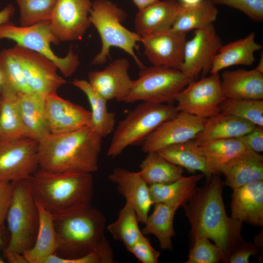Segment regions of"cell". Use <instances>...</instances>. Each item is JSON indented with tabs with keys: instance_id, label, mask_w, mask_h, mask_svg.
<instances>
[{
	"instance_id": "7bdbcfd3",
	"label": "cell",
	"mask_w": 263,
	"mask_h": 263,
	"mask_svg": "<svg viewBox=\"0 0 263 263\" xmlns=\"http://www.w3.org/2000/svg\"><path fill=\"white\" fill-rule=\"evenodd\" d=\"M260 248L255 242L244 241L230 254L227 263H248L250 256L258 252Z\"/></svg>"
},
{
	"instance_id": "bcb514c9",
	"label": "cell",
	"mask_w": 263,
	"mask_h": 263,
	"mask_svg": "<svg viewBox=\"0 0 263 263\" xmlns=\"http://www.w3.org/2000/svg\"><path fill=\"white\" fill-rule=\"evenodd\" d=\"M15 9L13 5H7L0 11V24L9 21L14 15Z\"/></svg>"
},
{
	"instance_id": "52a82bcc",
	"label": "cell",
	"mask_w": 263,
	"mask_h": 263,
	"mask_svg": "<svg viewBox=\"0 0 263 263\" xmlns=\"http://www.w3.org/2000/svg\"><path fill=\"white\" fill-rule=\"evenodd\" d=\"M178 113L172 104L143 102L118 123L107 151L108 156L115 157L120 155L128 147L144 140Z\"/></svg>"
},
{
	"instance_id": "9c48e42d",
	"label": "cell",
	"mask_w": 263,
	"mask_h": 263,
	"mask_svg": "<svg viewBox=\"0 0 263 263\" xmlns=\"http://www.w3.org/2000/svg\"><path fill=\"white\" fill-rule=\"evenodd\" d=\"M8 39L17 45L38 53L53 61L66 77L72 75L78 68L79 57L72 48L64 57H59L52 50L51 45L60 41L54 34L50 21L31 26H16L10 21L0 24V40Z\"/></svg>"
},
{
	"instance_id": "7a4b0ae2",
	"label": "cell",
	"mask_w": 263,
	"mask_h": 263,
	"mask_svg": "<svg viewBox=\"0 0 263 263\" xmlns=\"http://www.w3.org/2000/svg\"><path fill=\"white\" fill-rule=\"evenodd\" d=\"M53 218L56 249L45 263H79L80 259L105 237L106 218L91 203L54 215Z\"/></svg>"
},
{
	"instance_id": "6da1fadb",
	"label": "cell",
	"mask_w": 263,
	"mask_h": 263,
	"mask_svg": "<svg viewBox=\"0 0 263 263\" xmlns=\"http://www.w3.org/2000/svg\"><path fill=\"white\" fill-rule=\"evenodd\" d=\"M224 183L217 174L207 180L184 207L190 225V239L205 237L223 251L227 263L230 254L244 242L242 224L229 217L223 199Z\"/></svg>"
},
{
	"instance_id": "30bf717a",
	"label": "cell",
	"mask_w": 263,
	"mask_h": 263,
	"mask_svg": "<svg viewBox=\"0 0 263 263\" xmlns=\"http://www.w3.org/2000/svg\"><path fill=\"white\" fill-rule=\"evenodd\" d=\"M218 73L191 80L178 94L175 106L178 112H185L208 118L221 112L220 104L226 98L222 90Z\"/></svg>"
},
{
	"instance_id": "484cf974",
	"label": "cell",
	"mask_w": 263,
	"mask_h": 263,
	"mask_svg": "<svg viewBox=\"0 0 263 263\" xmlns=\"http://www.w3.org/2000/svg\"><path fill=\"white\" fill-rule=\"evenodd\" d=\"M256 126L247 120L221 112L206 119L203 130L194 140L200 145L218 139L238 138Z\"/></svg>"
},
{
	"instance_id": "603a6c76",
	"label": "cell",
	"mask_w": 263,
	"mask_h": 263,
	"mask_svg": "<svg viewBox=\"0 0 263 263\" xmlns=\"http://www.w3.org/2000/svg\"><path fill=\"white\" fill-rule=\"evenodd\" d=\"M45 97L35 93H18L19 108L27 138L39 142L50 133L45 114Z\"/></svg>"
},
{
	"instance_id": "cb8c5ba5",
	"label": "cell",
	"mask_w": 263,
	"mask_h": 263,
	"mask_svg": "<svg viewBox=\"0 0 263 263\" xmlns=\"http://www.w3.org/2000/svg\"><path fill=\"white\" fill-rule=\"evenodd\" d=\"M224 185L232 189L256 180H263V156L246 149L225 164L221 170Z\"/></svg>"
},
{
	"instance_id": "ba28073f",
	"label": "cell",
	"mask_w": 263,
	"mask_h": 263,
	"mask_svg": "<svg viewBox=\"0 0 263 263\" xmlns=\"http://www.w3.org/2000/svg\"><path fill=\"white\" fill-rule=\"evenodd\" d=\"M191 80L178 69L155 66L144 67L141 69L138 78L133 80L124 102L172 104Z\"/></svg>"
},
{
	"instance_id": "f5cc1de1",
	"label": "cell",
	"mask_w": 263,
	"mask_h": 263,
	"mask_svg": "<svg viewBox=\"0 0 263 263\" xmlns=\"http://www.w3.org/2000/svg\"></svg>"
},
{
	"instance_id": "f907efd6",
	"label": "cell",
	"mask_w": 263,
	"mask_h": 263,
	"mask_svg": "<svg viewBox=\"0 0 263 263\" xmlns=\"http://www.w3.org/2000/svg\"><path fill=\"white\" fill-rule=\"evenodd\" d=\"M255 70L258 72L263 74V55L262 53V56H261L258 65L255 68Z\"/></svg>"
},
{
	"instance_id": "4dcf8cb0",
	"label": "cell",
	"mask_w": 263,
	"mask_h": 263,
	"mask_svg": "<svg viewBox=\"0 0 263 263\" xmlns=\"http://www.w3.org/2000/svg\"><path fill=\"white\" fill-rule=\"evenodd\" d=\"M218 14V10L211 0H203L193 5L181 4L171 29L187 34L190 30L203 28L213 24Z\"/></svg>"
},
{
	"instance_id": "c3c4849f",
	"label": "cell",
	"mask_w": 263,
	"mask_h": 263,
	"mask_svg": "<svg viewBox=\"0 0 263 263\" xmlns=\"http://www.w3.org/2000/svg\"><path fill=\"white\" fill-rule=\"evenodd\" d=\"M159 0H132L139 10H142Z\"/></svg>"
},
{
	"instance_id": "5b68a950",
	"label": "cell",
	"mask_w": 263,
	"mask_h": 263,
	"mask_svg": "<svg viewBox=\"0 0 263 263\" xmlns=\"http://www.w3.org/2000/svg\"><path fill=\"white\" fill-rule=\"evenodd\" d=\"M126 13L108 0H95L92 2L89 19L97 30L102 42L101 49L93 58V65H102L109 56L112 47L119 48L133 57L141 69L145 67L135 54L137 42L141 36L125 28L122 24Z\"/></svg>"
},
{
	"instance_id": "d590c367",
	"label": "cell",
	"mask_w": 263,
	"mask_h": 263,
	"mask_svg": "<svg viewBox=\"0 0 263 263\" xmlns=\"http://www.w3.org/2000/svg\"><path fill=\"white\" fill-rule=\"evenodd\" d=\"M138 222L132 206L126 202L117 219L109 225L107 229L115 240L121 242L128 250L143 235Z\"/></svg>"
},
{
	"instance_id": "e0dca14e",
	"label": "cell",
	"mask_w": 263,
	"mask_h": 263,
	"mask_svg": "<svg viewBox=\"0 0 263 263\" xmlns=\"http://www.w3.org/2000/svg\"><path fill=\"white\" fill-rule=\"evenodd\" d=\"M45 109L51 134L70 132L91 125L90 111L61 98L57 93L46 96Z\"/></svg>"
},
{
	"instance_id": "83f0119b",
	"label": "cell",
	"mask_w": 263,
	"mask_h": 263,
	"mask_svg": "<svg viewBox=\"0 0 263 263\" xmlns=\"http://www.w3.org/2000/svg\"><path fill=\"white\" fill-rule=\"evenodd\" d=\"M36 203L39 213V225L33 246L23 254L27 263H45L50 256L55 254L56 249L53 215L39 203Z\"/></svg>"
},
{
	"instance_id": "d4e9b609",
	"label": "cell",
	"mask_w": 263,
	"mask_h": 263,
	"mask_svg": "<svg viewBox=\"0 0 263 263\" xmlns=\"http://www.w3.org/2000/svg\"><path fill=\"white\" fill-rule=\"evenodd\" d=\"M262 48V45L255 40L254 32L223 45L212 60L210 73H218L232 66H251L255 61V53Z\"/></svg>"
},
{
	"instance_id": "f1b7e54d",
	"label": "cell",
	"mask_w": 263,
	"mask_h": 263,
	"mask_svg": "<svg viewBox=\"0 0 263 263\" xmlns=\"http://www.w3.org/2000/svg\"><path fill=\"white\" fill-rule=\"evenodd\" d=\"M72 84L86 95L91 111V128L102 138L110 134L114 129L115 113L108 110V101L86 80L75 79Z\"/></svg>"
},
{
	"instance_id": "277c9868",
	"label": "cell",
	"mask_w": 263,
	"mask_h": 263,
	"mask_svg": "<svg viewBox=\"0 0 263 263\" xmlns=\"http://www.w3.org/2000/svg\"><path fill=\"white\" fill-rule=\"evenodd\" d=\"M29 179L35 200L53 215L90 204L93 199L92 173L53 172L38 168Z\"/></svg>"
},
{
	"instance_id": "74e56055",
	"label": "cell",
	"mask_w": 263,
	"mask_h": 263,
	"mask_svg": "<svg viewBox=\"0 0 263 263\" xmlns=\"http://www.w3.org/2000/svg\"><path fill=\"white\" fill-rule=\"evenodd\" d=\"M221 111L263 127V100L226 98L220 106Z\"/></svg>"
},
{
	"instance_id": "681fc988",
	"label": "cell",
	"mask_w": 263,
	"mask_h": 263,
	"mask_svg": "<svg viewBox=\"0 0 263 263\" xmlns=\"http://www.w3.org/2000/svg\"><path fill=\"white\" fill-rule=\"evenodd\" d=\"M203 0H179L180 3L184 5H193L197 4Z\"/></svg>"
},
{
	"instance_id": "f35d334b",
	"label": "cell",
	"mask_w": 263,
	"mask_h": 263,
	"mask_svg": "<svg viewBox=\"0 0 263 263\" xmlns=\"http://www.w3.org/2000/svg\"><path fill=\"white\" fill-rule=\"evenodd\" d=\"M19 8L21 26L50 21L57 0H16Z\"/></svg>"
},
{
	"instance_id": "8d00e7d4",
	"label": "cell",
	"mask_w": 263,
	"mask_h": 263,
	"mask_svg": "<svg viewBox=\"0 0 263 263\" xmlns=\"http://www.w3.org/2000/svg\"><path fill=\"white\" fill-rule=\"evenodd\" d=\"M0 72L5 88L16 93H33L25 79L21 65L14 47L0 52Z\"/></svg>"
},
{
	"instance_id": "1f68e13d",
	"label": "cell",
	"mask_w": 263,
	"mask_h": 263,
	"mask_svg": "<svg viewBox=\"0 0 263 263\" xmlns=\"http://www.w3.org/2000/svg\"><path fill=\"white\" fill-rule=\"evenodd\" d=\"M178 208L163 203L154 204L142 231L144 235L152 234L158 239L161 248L172 250V238L175 236L173 219Z\"/></svg>"
},
{
	"instance_id": "9a60e30c",
	"label": "cell",
	"mask_w": 263,
	"mask_h": 263,
	"mask_svg": "<svg viewBox=\"0 0 263 263\" xmlns=\"http://www.w3.org/2000/svg\"><path fill=\"white\" fill-rule=\"evenodd\" d=\"M206 119L178 112L144 140L142 151L145 153L157 151L166 147L194 139L203 130Z\"/></svg>"
},
{
	"instance_id": "f6af8a7d",
	"label": "cell",
	"mask_w": 263,
	"mask_h": 263,
	"mask_svg": "<svg viewBox=\"0 0 263 263\" xmlns=\"http://www.w3.org/2000/svg\"><path fill=\"white\" fill-rule=\"evenodd\" d=\"M14 183L0 181V228H4L8 210L10 205Z\"/></svg>"
},
{
	"instance_id": "7c38bea8",
	"label": "cell",
	"mask_w": 263,
	"mask_h": 263,
	"mask_svg": "<svg viewBox=\"0 0 263 263\" xmlns=\"http://www.w3.org/2000/svg\"><path fill=\"white\" fill-rule=\"evenodd\" d=\"M22 72L33 93L46 96L56 94L66 81L57 73L56 64L44 56L22 46H14Z\"/></svg>"
},
{
	"instance_id": "d6a6232c",
	"label": "cell",
	"mask_w": 263,
	"mask_h": 263,
	"mask_svg": "<svg viewBox=\"0 0 263 263\" xmlns=\"http://www.w3.org/2000/svg\"><path fill=\"white\" fill-rule=\"evenodd\" d=\"M17 93L2 88L0 94V140L27 138L20 117Z\"/></svg>"
},
{
	"instance_id": "3957f363",
	"label": "cell",
	"mask_w": 263,
	"mask_h": 263,
	"mask_svg": "<svg viewBox=\"0 0 263 263\" xmlns=\"http://www.w3.org/2000/svg\"><path fill=\"white\" fill-rule=\"evenodd\" d=\"M102 139L91 126L63 134L49 133L38 142L39 168L53 172H95Z\"/></svg>"
},
{
	"instance_id": "e575fe53",
	"label": "cell",
	"mask_w": 263,
	"mask_h": 263,
	"mask_svg": "<svg viewBox=\"0 0 263 263\" xmlns=\"http://www.w3.org/2000/svg\"><path fill=\"white\" fill-rule=\"evenodd\" d=\"M147 153L140 165L138 172L149 186L169 183L183 176V168L169 162L157 151Z\"/></svg>"
},
{
	"instance_id": "ffe728a7",
	"label": "cell",
	"mask_w": 263,
	"mask_h": 263,
	"mask_svg": "<svg viewBox=\"0 0 263 263\" xmlns=\"http://www.w3.org/2000/svg\"><path fill=\"white\" fill-rule=\"evenodd\" d=\"M231 217L243 224L263 225V180L232 189Z\"/></svg>"
},
{
	"instance_id": "b9f144b4",
	"label": "cell",
	"mask_w": 263,
	"mask_h": 263,
	"mask_svg": "<svg viewBox=\"0 0 263 263\" xmlns=\"http://www.w3.org/2000/svg\"><path fill=\"white\" fill-rule=\"evenodd\" d=\"M128 250L142 263H157L159 262L160 252L152 247L144 234Z\"/></svg>"
},
{
	"instance_id": "f546056e",
	"label": "cell",
	"mask_w": 263,
	"mask_h": 263,
	"mask_svg": "<svg viewBox=\"0 0 263 263\" xmlns=\"http://www.w3.org/2000/svg\"><path fill=\"white\" fill-rule=\"evenodd\" d=\"M157 152L169 162L190 172H202L207 180L212 176L207 169L204 153L194 139L166 147Z\"/></svg>"
},
{
	"instance_id": "8fae6325",
	"label": "cell",
	"mask_w": 263,
	"mask_h": 263,
	"mask_svg": "<svg viewBox=\"0 0 263 263\" xmlns=\"http://www.w3.org/2000/svg\"><path fill=\"white\" fill-rule=\"evenodd\" d=\"M38 142L29 138L0 140V181L29 178L39 168Z\"/></svg>"
},
{
	"instance_id": "7dc6e473",
	"label": "cell",
	"mask_w": 263,
	"mask_h": 263,
	"mask_svg": "<svg viewBox=\"0 0 263 263\" xmlns=\"http://www.w3.org/2000/svg\"><path fill=\"white\" fill-rule=\"evenodd\" d=\"M4 255L10 263H27L22 254L11 251L6 248L4 249Z\"/></svg>"
},
{
	"instance_id": "d6986e66",
	"label": "cell",
	"mask_w": 263,
	"mask_h": 263,
	"mask_svg": "<svg viewBox=\"0 0 263 263\" xmlns=\"http://www.w3.org/2000/svg\"><path fill=\"white\" fill-rule=\"evenodd\" d=\"M109 179L116 184L118 192L134 208L138 222L144 224L153 205L150 193L149 186L139 172H134L122 168L114 169Z\"/></svg>"
},
{
	"instance_id": "ab89813d",
	"label": "cell",
	"mask_w": 263,
	"mask_h": 263,
	"mask_svg": "<svg viewBox=\"0 0 263 263\" xmlns=\"http://www.w3.org/2000/svg\"><path fill=\"white\" fill-rule=\"evenodd\" d=\"M188 258L186 263H226L222 250L205 237L195 239L192 243Z\"/></svg>"
},
{
	"instance_id": "44dd1931",
	"label": "cell",
	"mask_w": 263,
	"mask_h": 263,
	"mask_svg": "<svg viewBox=\"0 0 263 263\" xmlns=\"http://www.w3.org/2000/svg\"><path fill=\"white\" fill-rule=\"evenodd\" d=\"M181 6L175 0H159L139 10L134 19L136 33L144 37L171 29Z\"/></svg>"
},
{
	"instance_id": "4316f807",
	"label": "cell",
	"mask_w": 263,
	"mask_h": 263,
	"mask_svg": "<svg viewBox=\"0 0 263 263\" xmlns=\"http://www.w3.org/2000/svg\"><path fill=\"white\" fill-rule=\"evenodd\" d=\"M199 174L180 177L172 182L149 186L153 204L163 203L179 208L184 207L197 189V184L204 176Z\"/></svg>"
},
{
	"instance_id": "836d02e7",
	"label": "cell",
	"mask_w": 263,
	"mask_h": 263,
	"mask_svg": "<svg viewBox=\"0 0 263 263\" xmlns=\"http://www.w3.org/2000/svg\"><path fill=\"white\" fill-rule=\"evenodd\" d=\"M211 175L221 174L223 166L246 149L237 138L218 139L199 145Z\"/></svg>"
},
{
	"instance_id": "2e32d148",
	"label": "cell",
	"mask_w": 263,
	"mask_h": 263,
	"mask_svg": "<svg viewBox=\"0 0 263 263\" xmlns=\"http://www.w3.org/2000/svg\"><path fill=\"white\" fill-rule=\"evenodd\" d=\"M186 35L170 29L141 37L140 42L152 66L179 69L183 61Z\"/></svg>"
},
{
	"instance_id": "60d3db41",
	"label": "cell",
	"mask_w": 263,
	"mask_h": 263,
	"mask_svg": "<svg viewBox=\"0 0 263 263\" xmlns=\"http://www.w3.org/2000/svg\"><path fill=\"white\" fill-rule=\"evenodd\" d=\"M211 0L215 5H226L238 10L254 21H263V0Z\"/></svg>"
},
{
	"instance_id": "4fadbf2b",
	"label": "cell",
	"mask_w": 263,
	"mask_h": 263,
	"mask_svg": "<svg viewBox=\"0 0 263 263\" xmlns=\"http://www.w3.org/2000/svg\"><path fill=\"white\" fill-rule=\"evenodd\" d=\"M223 45L213 24L195 30L193 37L186 42L179 69L192 80L201 73L205 76L210 72L212 60Z\"/></svg>"
},
{
	"instance_id": "ee69618b",
	"label": "cell",
	"mask_w": 263,
	"mask_h": 263,
	"mask_svg": "<svg viewBox=\"0 0 263 263\" xmlns=\"http://www.w3.org/2000/svg\"><path fill=\"white\" fill-rule=\"evenodd\" d=\"M246 149L260 153L263 151V127L256 126L249 132L238 138Z\"/></svg>"
},
{
	"instance_id": "5bb4252c",
	"label": "cell",
	"mask_w": 263,
	"mask_h": 263,
	"mask_svg": "<svg viewBox=\"0 0 263 263\" xmlns=\"http://www.w3.org/2000/svg\"><path fill=\"white\" fill-rule=\"evenodd\" d=\"M92 4L91 0H57L50 22L60 42L82 39L91 25Z\"/></svg>"
},
{
	"instance_id": "ac0fdd59",
	"label": "cell",
	"mask_w": 263,
	"mask_h": 263,
	"mask_svg": "<svg viewBox=\"0 0 263 263\" xmlns=\"http://www.w3.org/2000/svg\"><path fill=\"white\" fill-rule=\"evenodd\" d=\"M129 67L126 58L116 59L103 70L89 72L88 81L107 101H124L133 83L129 75Z\"/></svg>"
},
{
	"instance_id": "8992f818",
	"label": "cell",
	"mask_w": 263,
	"mask_h": 263,
	"mask_svg": "<svg viewBox=\"0 0 263 263\" xmlns=\"http://www.w3.org/2000/svg\"><path fill=\"white\" fill-rule=\"evenodd\" d=\"M29 178L14 183L6 218L10 239L5 248L22 255L33 246L39 225L38 209Z\"/></svg>"
},
{
	"instance_id": "816d5d0a",
	"label": "cell",
	"mask_w": 263,
	"mask_h": 263,
	"mask_svg": "<svg viewBox=\"0 0 263 263\" xmlns=\"http://www.w3.org/2000/svg\"><path fill=\"white\" fill-rule=\"evenodd\" d=\"M2 85H3V77L0 72V94L1 91Z\"/></svg>"
},
{
	"instance_id": "7402d4cb",
	"label": "cell",
	"mask_w": 263,
	"mask_h": 263,
	"mask_svg": "<svg viewBox=\"0 0 263 263\" xmlns=\"http://www.w3.org/2000/svg\"><path fill=\"white\" fill-rule=\"evenodd\" d=\"M220 78L227 98L263 100V74L255 69L225 70Z\"/></svg>"
}]
</instances>
